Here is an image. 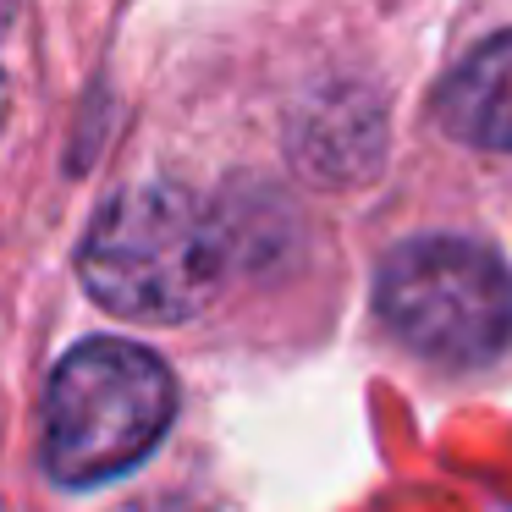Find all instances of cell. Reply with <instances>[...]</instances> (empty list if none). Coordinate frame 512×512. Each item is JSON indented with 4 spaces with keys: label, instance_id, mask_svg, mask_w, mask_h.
<instances>
[{
    "label": "cell",
    "instance_id": "cell-7",
    "mask_svg": "<svg viewBox=\"0 0 512 512\" xmlns=\"http://www.w3.org/2000/svg\"><path fill=\"white\" fill-rule=\"evenodd\" d=\"M0 116H6V78H0Z\"/></svg>",
    "mask_w": 512,
    "mask_h": 512
},
{
    "label": "cell",
    "instance_id": "cell-5",
    "mask_svg": "<svg viewBox=\"0 0 512 512\" xmlns=\"http://www.w3.org/2000/svg\"><path fill=\"white\" fill-rule=\"evenodd\" d=\"M122 512H215V507H199V501H182V496H149V501H133Z\"/></svg>",
    "mask_w": 512,
    "mask_h": 512
},
{
    "label": "cell",
    "instance_id": "cell-3",
    "mask_svg": "<svg viewBox=\"0 0 512 512\" xmlns=\"http://www.w3.org/2000/svg\"><path fill=\"white\" fill-rule=\"evenodd\" d=\"M380 320L446 369H479L512 336V276L490 248L463 237L402 243L375 281Z\"/></svg>",
    "mask_w": 512,
    "mask_h": 512
},
{
    "label": "cell",
    "instance_id": "cell-2",
    "mask_svg": "<svg viewBox=\"0 0 512 512\" xmlns=\"http://www.w3.org/2000/svg\"><path fill=\"white\" fill-rule=\"evenodd\" d=\"M177 413L171 369L133 342H83L45 391V468L61 485H100L155 452Z\"/></svg>",
    "mask_w": 512,
    "mask_h": 512
},
{
    "label": "cell",
    "instance_id": "cell-6",
    "mask_svg": "<svg viewBox=\"0 0 512 512\" xmlns=\"http://www.w3.org/2000/svg\"><path fill=\"white\" fill-rule=\"evenodd\" d=\"M6 17H12V0H0V28H6Z\"/></svg>",
    "mask_w": 512,
    "mask_h": 512
},
{
    "label": "cell",
    "instance_id": "cell-4",
    "mask_svg": "<svg viewBox=\"0 0 512 512\" xmlns=\"http://www.w3.org/2000/svg\"><path fill=\"white\" fill-rule=\"evenodd\" d=\"M441 122L463 144L512 149V34H496L446 78Z\"/></svg>",
    "mask_w": 512,
    "mask_h": 512
},
{
    "label": "cell",
    "instance_id": "cell-1",
    "mask_svg": "<svg viewBox=\"0 0 512 512\" xmlns=\"http://www.w3.org/2000/svg\"><path fill=\"white\" fill-rule=\"evenodd\" d=\"M83 287L122 320L177 325L215 298L226 270L221 221L193 193L149 182L100 210L83 237Z\"/></svg>",
    "mask_w": 512,
    "mask_h": 512
}]
</instances>
